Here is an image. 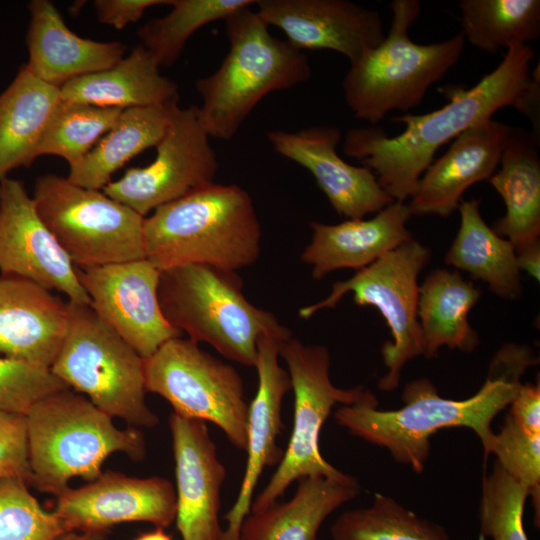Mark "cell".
<instances>
[{
    "label": "cell",
    "instance_id": "1",
    "mask_svg": "<svg viewBox=\"0 0 540 540\" xmlns=\"http://www.w3.org/2000/svg\"><path fill=\"white\" fill-rule=\"evenodd\" d=\"M533 57L534 50L528 44L508 47L500 64L475 86L448 89L450 100L443 107L391 118L405 126L401 134L389 137L379 127L348 130L343 153L370 169L394 201L405 202L441 146L492 119L498 110L514 107L533 127L539 125V66L530 72Z\"/></svg>",
    "mask_w": 540,
    "mask_h": 540
},
{
    "label": "cell",
    "instance_id": "2",
    "mask_svg": "<svg viewBox=\"0 0 540 540\" xmlns=\"http://www.w3.org/2000/svg\"><path fill=\"white\" fill-rule=\"evenodd\" d=\"M537 362L530 347L506 343L490 361L482 387L467 399L444 398L431 380L419 378L405 385L400 409L340 405L334 418L352 435L385 448L396 462L422 473L430 454V437L443 428L472 429L485 455L494 437L492 420L510 405L521 377Z\"/></svg>",
    "mask_w": 540,
    "mask_h": 540
},
{
    "label": "cell",
    "instance_id": "3",
    "mask_svg": "<svg viewBox=\"0 0 540 540\" xmlns=\"http://www.w3.org/2000/svg\"><path fill=\"white\" fill-rule=\"evenodd\" d=\"M145 259L158 270L201 264L236 272L256 262L261 226L249 193L209 184L144 218Z\"/></svg>",
    "mask_w": 540,
    "mask_h": 540
},
{
    "label": "cell",
    "instance_id": "4",
    "mask_svg": "<svg viewBox=\"0 0 540 540\" xmlns=\"http://www.w3.org/2000/svg\"><path fill=\"white\" fill-rule=\"evenodd\" d=\"M229 50L218 69L196 81L200 122L210 138L229 141L269 93L307 82L312 75L303 51L272 36L251 6L224 19Z\"/></svg>",
    "mask_w": 540,
    "mask_h": 540
},
{
    "label": "cell",
    "instance_id": "5",
    "mask_svg": "<svg viewBox=\"0 0 540 540\" xmlns=\"http://www.w3.org/2000/svg\"><path fill=\"white\" fill-rule=\"evenodd\" d=\"M25 416L30 483L41 492L59 496L73 477L97 479L115 452L136 462L146 455L137 428H117L111 416L70 388L43 397Z\"/></svg>",
    "mask_w": 540,
    "mask_h": 540
},
{
    "label": "cell",
    "instance_id": "6",
    "mask_svg": "<svg viewBox=\"0 0 540 540\" xmlns=\"http://www.w3.org/2000/svg\"><path fill=\"white\" fill-rule=\"evenodd\" d=\"M236 272L189 264L161 271L158 298L171 326L195 343L211 345L225 358L255 367L258 341L286 340L291 332L269 311L243 295Z\"/></svg>",
    "mask_w": 540,
    "mask_h": 540
},
{
    "label": "cell",
    "instance_id": "7",
    "mask_svg": "<svg viewBox=\"0 0 540 540\" xmlns=\"http://www.w3.org/2000/svg\"><path fill=\"white\" fill-rule=\"evenodd\" d=\"M389 6L392 19L384 40L350 63L342 82L351 112L373 125L391 111L406 112L419 105L464 49L462 33L437 43L411 40L409 29L421 11L418 0H393Z\"/></svg>",
    "mask_w": 540,
    "mask_h": 540
},
{
    "label": "cell",
    "instance_id": "8",
    "mask_svg": "<svg viewBox=\"0 0 540 540\" xmlns=\"http://www.w3.org/2000/svg\"><path fill=\"white\" fill-rule=\"evenodd\" d=\"M68 310L53 374L112 418L135 428L157 426L159 418L145 401L144 359L90 305L68 302Z\"/></svg>",
    "mask_w": 540,
    "mask_h": 540
},
{
    "label": "cell",
    "instance_id": "9",
    "mask_svg": "<svg viewBox=\"0 0 540 540\" xmlns=\"http://www.w3.org/2000/svg\"><path fill=\"white\" fill-rule=\"evenodd\" d=\"M294 392V414L289 443L264 489L253 498L250 512L278 501L288 487L304 477H337L343 472L326 461L319 446L320 432L333 407H378L375 394L362 386L336 387L330 379V352L321 345H306L292 336L279 345Z\"/></svg>",
    "mask_w": 540,
    "mask_h": 540
},
{
    "label": "cell",
    "instance_id": "10",
    "mask_svg": "<svg viewBox=\"0 0 540 540\" xmlns=\"http://www.w3.org/2000/svg\"><path fill=\"white\" fill-rule=\"evenodd\" d=\"M32 199L49 231L79 268L145 259L144 217L101 190L45 174Z\"/></svg>",
    "mask_w": 540,
    "mask_h": 540
},
{
    "label": "cell",
    "instance_id": "11",
    "mask_svg": "<svg viewBox=\"0 0 540 540\" xmlns=\"http://www.w3.org/2000/svg\"><path fill=\"white\" fill-rule=\"evenodd\" d=\"M430 256L429 249L419 241H407L357 270L350 279L335 282L325 299L300 308L299 316L308 319L320 310L333 308L349 292L356 304L376 307L392 335V341L385 342L381 349L388 371L379 379L378 387L393 391L400 383L405 364L422 355L417 317L418 276Z\"/></svg>",
    "mask_w": 540,
    "mask_h": 540
},
{
    "label": "cell",
    "instance_id": "12",
    "mask_svg": "<svg viewBox=\"0 0 540 540\" xmlns=\"http://www.w3.org/2000/svg\"><path fill=\"white\" fill-rule=\"evenodd\" d=\"M146 391L167 400L175 414L217 425L245 450L248 406L243 380L231 365L180 337L144 359Z\"/></svg>",
    "mask_w": 540,
    "mask_h": 540
},
{
    "label": "cell",
    "instance_id": "13",
    "mask_svg": "<svg viewBox=\"0 0 540 540\" xmlns=\"http://www.w3.org/2000/svg\"><path fill=\"white\" fill-rule=\"evenodd\" d=\"M203 128L198 107L179 106L157 144L155 159L129 168L102 191L144 217L160 206L215 182L218 160Z\"/></svg>",
    "mask_w": 540,
    "mask_h": 540
},
{
    "label": "cell",
    "instance_id": "14",
    "mask_svg": "<svg viewBox=\"0 0 540 540\" xmlns=\"http://www.w3.org/2000/svg\"><path fill=\"white\" fill-rule=\"evenodd\" d=\"M160 273L147 259L76 267L94 312L143 359L182 334L162 313L158 298Z\"/></svg>",
    "mask_w": 540,
    "mask_h": 540
},
{
    "label": "cell",
    "instance_id": "15",
    "mask_svg": "<svg viewBox=\"0 0 540 540\" xmlns=\"http://www.w3.org/2000/svg\"><path fill=\"white\" fill-rule=\"evenodd\" d=\"M0 272L90 305L75 265L40 218L24 183L8 177L0 180Z\"/></svg>",
    "mask_w": 540,
    "mask_h": 540
},
{
    "label": "cell",
    "instance_id": "16",
    "mask_svg": "<svg viewBox=\"0 0 540 540\" xmlns=\"http://www.w3.org/2000/svg\"><path fill=\"white\" fill-rule=\"evenodd\" d=\"M54 512L69 532L107 533L123 522H148L164 529L176 519V490L163 477L139 478L108 470L57 496Z\"/></svg>",
    "mask_w": 540,
    "mask_h": 540
},
{
    "label": "cell",
    "instance_id": "17",
    "mask_svg": "<svg viewBox=\"0 0 540 540\" xmlns=\"http://www.w3.org/2000/svg\"><path fill=\"white\" fill-rule=\"evenodd\" d=\"M255 6L301 51L329 49L353 63L385 38L379 13L347 0H256Z\"/></svg>",
    "mask_w": 540,
    "mask_h": 540
},
{
    "label": "cell",
    "instance_id": "18",
    "mask_svg": "<svg viewBox=\"0 0 540 540\" xmlns=\"http://www.w3.org/2000/svg\"><path fill=\"white\" fill-rule=\"evenodd\" d=\"M267 137L278 154L313 175L338 215L363 219L394 202L379 186L370 169L351 165L337 153L341 131L336 126L318 125L298 131L272 130Z\"/></svg>",
    "mask_w": 540,
    "mask_h": 540
},
{
    "label": "cell",
    "instance_id": "19",
    "mask_svg": "<svg viewBox=\"0 0 540 540\" xmlns=\"http://www.w3.org/2000/svg\"><path fill=\"white\" fill-rule=\"evenodd\" d=\"M176 476V526L182 540H223L220 493L226 469L206 422L169 418Z\"/></svg>",
    "mask_w": 540,
    "mask_h": 540
},
{
    "label": "cell",
    "instance_id": "20",
    "mask_svg": "<svg viewBox=\"0 0 540 540\" xmlns=\"http://www.w3.org/2000/svg\"><path fill=\"white\" fill-rule=\"evenodd\" d=\"M281 342L269 336L258 341V388L248 406L246 467L237 498L224 517L227 526L223 540H239L261 474L266 467L279 464L284 454L276 440L282 429V401L291 389V380L278 361Z\"/></svg>",
    "mask_w": 540,
    "mask_h": 540
},
{
    "label": "cell",
    "instance_id": "21",
    "mask_svg": "<svg viewBox=\"0 0 540 540\" xmlns=\"http://www.w3.org/2000/svg\"><path fill=\"white\" fill-rule=\"evenodd\" d=\"M511 131L506 123L490 119L456 137L422 174L407 204L411 214L450 216L471 185L497 170Z\"/></svg>",
    "mask_w": 540,
    "mask_h": 540
},
{
    "label": "cell",
    "instance_id": "22",
    "mask_svg": "<svg viewBox=\"0 0 540 540\" xmlns=\"http://www.w3.org/2000/svg\"><path fill=\"white\" fill-rule=\"evenodd\" d=\"M69 323L68 303L23 278L0 277V355L50 368Z\"/></svg>",
    "mask_w": 540,
    "mask_h": 540
},
{
    "label": "cell",
    "instance_id": "23",
    "mask_svg": "<svg viewBox=\"0 0 540 540\" xmlns=\"http://www.w3.org/2000/svg\"><path fill=\"white\" fill-rule=\"evenodd\" d=\"M28 9L25 67L51 86L60 89L76 78L112 67L125 56L127 47L119 41L99 42L72 32L48 0H32Z\"/></svg>",
    "mask_w": 540,
    "mask_h": 540
},
{
    "label": "cell",
    "instance_id": "24",
    "mask_svg": "<svg viewBox=\"0 0 540 540\" xmlns=\"http://www.w3.org/2000/svg\"><path fill=\"white\" fill-rule=\"evenodd\" d=\"M412 214L405 202L394 201L371 219H348L329 225L311 222V242L301 254L312 277L352 268L360 270L413 239L406 224Z\"/></svg>",
    "mask_w": 540,
    "mask_h": 540
},
{
    "label": "cell",
    "instance_id": "25",
    "mask_svg": "<svg viewBox=\"0 0 540 540\" xmlns=\"http://www.w3.org/2000/svg\"><path fill=\"white\" fill-rule=\"evenodd\" d=\"M360 493L358 479L344 472L337 477L301 478L288 501L250 512L241 525L239 540H318L324 521Z\"/></svg>",
    "mask_w": 540,
    "mask_h": 540
},
{
    "label": "cell",
    "instance_id": "26",
    "mask_svg": "<svg viewBox=\"0 0 540 540\" xmlns=\"http://www.w3.org/2000/svg\"><path fill=\"white\" fill-rule=\"evenodd\" d=\"M539 138L533 132L512 127L497 170L487 180L502 197L506 214L493 230L521 251L539 240L540 158Z\"/></svg>",
    "mask_w": 540,
    "mask_h": 540
},
{
    "label": "cell",
    "instance_id": "27",
    "mask_svg": "<svg viewBox=\"0 0 540 540\" xmlns=\"http://www.w3.org/2000/svg\"><path fill=\"white\" fill-rule=\"evenodd\" d=\"M159 67L150 52L139 44L112 67L63 85L60 98L122 110L178 100L177 85L162 75Z\"/></svg>",
    "mask_w": 540,
    "mask_h": 540
},
{
    "label": "cell",
    "instance_id": "28",
    "mask_svg": "<svg viewBox=\"0 0 540 540\" xmlns=\"http://www.w3.org/2000/svg\"><path fill=\"white\" fill-rule=\"evenodd\" d=\"M481 292L459 272L436 269L419 286L417 317L422 355L431 359L442 346L473 352L479 336L468 322V313Z\"/></svg>",
    "mask_w": 540,
    "mask_h": 540
},
{
    "label": "cell",
    "instance_id": "29",
    "mask_svg": "<svg viewBox=\"0 0 540 540\" xmlns=\"http://www.w3.org/2000/svg\"><path fill=\"white\" fill-rule=\"evenodd\" d=\"M60 100V91L22 65L0 94V180L37 159L43 133Z\"/></svg>",
    "mask_w": 540,
    "mask_h": 540
},
{
    "label": "cell",
    "instance_id": "30",
    "mask_svg": "<svg viewBox=\"0 0 540 540\" xmlns=\"http://www.w3.org/2000/svg\"><path fill=\"white\" fill-rule=\"evenodd\" d=\"M178 100L122 110L114 126L77 164L69 167L68 180L78 186L102 190L125 163L165 135Z\"/></svg>",
    "mask_w": 540,
    "mask_h": 540
},
{
    "label": "cell",
    "instance_id": "31",
    "mask_svg": "<svg viewBox=\"0 0 540 540\" xmlns=\"http://www.w3.org/2000/svg\"><path fill=\"white\" fill-rule=\"evenodd\" d=\"M458 210L460 227L445 263L487 283L501 298L518 299L522 283L513 245L485 223L478 199L462 200Z\"/></svg>",
    "mask_w": 540,
    "mask_h": 540
},
{
    "label": "cell",
    "instance_id": "32",
    "mask_svg": "<svg viewBox=\"0 0 540 540\" xmlns=\"http://www.w3.org/2000/svg\"><path fill=\"white\" fill-rule=\"evenodd\" d=\"M459 8L464 38L484 52L527 44L540 35L539 0H461Z\"/></svg>",
    "mask_w": 540,
    "mask_h": 540
},
{
    "label": "cell",
    "instance_id": "33",
    "mask_svg": "<svg viewBox=\"0 0 540 540\" xmlns=\"http://www.w3.org/2000/svg\"><path fill=\"white\" fill-rule=\"evenodd\" d=\"M330 534L332 540H450L444 527L381 493L371 505L341 513Z\"/></svg>",
    "mask_w": 540,
    "mask_h": 540
},
{
    "label": "cell",
    "instance_id": "34",
    "mask_svg": "<svg viewBox=\"0 0 540 540\" xmlns=\"http://www.w3.org/2000/svg\"><path fill=\"white\" fill-rule=\"evenodd\" d=\"M256 0H171L172 10L152 19L137 32L141 44L159 66H170L186 42L204 25L224 20L233 12L255 5Z\"/></svg>",
    "mask_w": 540,
    "mask_h": 540
},
{
    "label": "cell",
    "instance_id": "35",
    "mask_svg": "<svg viewBox=\"0 0 540 540\" xmlns=\"http://www.w3.org/2000/svg\"><path fill=\"white\" fill-rule=\"evenodd\" d=\"M122 109L100 107L60 98L40 141L37 158L55 155L69 167L82 160L114 126Z\"/></svg>",
    "mask_w": 540,
    "mask_h": 540
},
{
    "label": "cell",
    "instance_id": "36",
    "mask_svg": "<svg viewBox=\"0 0 540 540\" xmlns=\"http://www.w3.org/2000/svg\"><path fill=\"white\" fill-rule=\"evenodd\" d=\"M529 489L494 462L484 473L479 502V540H529L523 514Z\"/></svg>",
    "mask_w": 540,
    "mask_h": 540
},
{
    "label": "cell",
    "instance_id": "37",
    "mask_svg": "<svg viewBox=\"0 0 540 540\" xmlns=\"http://www.w3.org/2000/svg\"><path fill=\"white\" fill-rule=\"evenodd\" d=\"M18 476L0 478V540H57L68 531L53 512L44 510Z\"/></svg>",
    "mask_w": 540,
    "mask_h": 540
},
{
    "label": "cell",
    "instance_id": "38",
    "mask_svg": "<svg viewBox=\"0 0 540 540\" xmlns=\"http://www.w3.org/2000/svg\"><path fill=\"white\" fill-rule=\"evenodd\" d=\"M491 453L506 473L529 489L539 527L540 434L527 432L508 413L499 432L494 433L485 458Z\"/></svg>",
    "mask_w": 540,
    "mask_h": 540
},
{
    "label": "cell",
    "instance_id": "39",
    "mask_svg": "<svg viewBox=\"0 0 540 540\" xmlns=\"http://www.w3.org/2000/svg\"><path fill=\"white\" fill-rule=\"evenodd\" d=\"M67 388L50 368L0 357V410L26 415L43 397Z\"/></svg>",
    "mask_w": 540,
    "mask_h": 540
},
{
    "label": "cell",
    "instance_id": "40",
    "mask_svg": "<svg viewBox=\"0 0 540 540\" xmlns=\"http://www.w3.org/2000/svg\"><path fill=\"white\" fill-rule=\"evenodd\" d=\"M18 476L31 482L26 416L0 410V478Z\"/></svg>",
    "mask_w": 540,
    "mask_h": 540
},
{
    "label": "cell",
    "instance_id": "41",
    "mask_svg": "<svg viewBox=\"0 0 540 540\" xmlns=\"http://www.w3.org/2000/svg\"><path fill=\"white\" fill-rule=\"evenodd\" d=\"M171 0H96L94 7L98 20L121 30L137 22L145 10L156 5H170Z\"/></svg>",
    "mask_w": 540,
    "mask_h": 540
},
{
    "label": "cell",
    "instance_id": "42",
    "mask_svg": "<svg viewBox=\"0 0 540 540\" xmlns=\"http://www.w3.org/2000/svg\"><path fill=\"white\" fill-rule=\"evenodd\" d=\"M509 414L524 430L540 434V385L521 384L510 403Z\"/></svg>",
    "mask_w": 540,
    "mask_h": 540
},
{
    "label": "cell",
    "instance_id": "43",
    "mask_svg": "<svg viewBox=\"0 0 540 540\" xmlns=\"http://www.w3.org/2000/svg\"><path fill=\"white\" fill-rule=\"evenodd\" d=\"M517 266L532 278L540 279V243L539 240L516 252Z\"/></svg>",
    "mask_w": 540,
    "mask_h": 540
},
{
    "label": "cell",
    "instance_id": "44",
    "mask_svg": "<svg viewBox=\"0 0 540 540\" xmlns=\"http://www.w3.org/2000/svg\"><path fill=\"white\" fill-rule=\"evenodd\" d=\"M106 532H76L71 531L59 537L57 540H105Z\"/></svg>",
    "mask_w": 540,
    "mask_h": 540
},
{
    "label": "cell",
    "instance_id": "45",
    "mask_svg": "<svg viewBox=\"0 0 540 540\" xmlns=\"http://www.w3.org/2000/svg\"><path fill=\"white\" fill-rule=\"evenodd\" d=\"M134 540H172L171 537L164 532L163 528H156L153 531L140 534Z\"/></svg>",
    "mask_w": 540,
    "mask_h": 540
}]
</instances>
